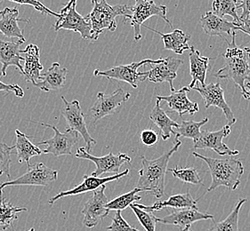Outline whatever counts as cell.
Wrapping results in <instances>:
<instances>
[{
	"label": "cell",
	"mask_w": 250,
	"mask_h": 231,
	"mask_svg": "<svg viewBox=\"0 0 250 231\" xmlns=\"http://www.w3.org/2000/svg\"><path fill=\"white\" fill-rule=\"evenodd\" d=\"M135 206L146 212H153L160 211L166 208H174V209H198L197 200L190 196L189 191L183 194H176L171 196L166 200L157 201L152 206H144L140 204L134 203Z\"/></svg>",
	"instance_id": "cell-23"
},
{
	"label": "cell",
	"mask_w": 250,
	"mask_h": 231,
	"mask_svg": "<svg viewBox=\"0 0 250 231\" xmlns=\"http://www.w3.org/2000/svg\"><path fill=\"white\" fill-rule=\"evenodd\" d=\"M238 1L236 0H215L212 3V13L216 16L224 18L225 15H230L237 24L240 22V16L237 14Z\"/></svg>",
	"instance_id": "cell-34"
},
{
	"label": "cell",
	"mask_w": 250,
	"mask_h": 231,
	"mask_svg": "<svg viewBox=\"0 0 250 231\" xmlns=\"http://www.w3.org/2000/svg\"><path fill=\"white\" fill-rule=\"evenodd\" d=\"M35 231V228H31V229H30V231Z\"/></svg>",
	"instance_id": "cell-45"
},
{
	"label": "cell",
	"mask_w": 250,
	"mask_h": 231,
	"mask_svg": "<svg viewBox=\"0 0 250 231\" xmlns=\"http://www.w3.org/2000/svg\"><path fill=\"white\" fill-rule=\"evenodd\" d=\"M200 25L207 35L214 37H223V35L231 37L230 46H235V37L239 30L238 24L234 21H229L224 18H220L213 14L211 11L206 12L201 15L200 20Z\"/></svg>",
	"instance_id": "cell-18"
},
{
	"label": "cell",
	"mask_w": 250,
	"mask_h": 231,
	"mask_svg": "<svg viewBox=\"0 0 250 231\" xmlns=\"http://www.w3.org/2000/svg\"><path fill=\"white\" fill-rule=\"evenodd\" d=\"M242 9V14L240 15V20H247L250 18V0L238 1L237 9Z\"/></svg>",
	"instance_id": "cell-42"
},
{
	"label": "cell",
	"mask_w": 250,
	"mask_h": 231,
	"mask_svg": "<svg viewBox=\"0 0 250 231\" xmlns=\"http://www.w3.org/2000/svg\"><path fill=\"white\" fill-rule=\"evenodd\" d=\"M130 96L129 93L120 87L116 89L111 95L99 92L96 96V101L89 110L88 116L94 123H96L107 116L113 115L120 107L124 105L129 100Z\"/></svg>",
	"instance_id": "cell-10"
},
{
	"label": "cell",
	"mask_w": 250,
	"mask_h": 231,
	"mask_svg": "<svg viewBox=\"0 0 250 231\" xmlns=\"http://www.w3.org/2000/svg\"><path fill=\"white\" fill-rule=\"evenodd\" d=\"M58 172L45 166L43 163H37L28 168L23 175L0 184V196L3 190L8 186H48L56 181Z\"/></svg>",
	"instance_id": "cell-8"
},
{
	"label": "cell",
	"mask_w": 250,
	"mask_h": 231,
	"mask_svg": "<svg viewBox=\"0 0 250 231\" xmlns=\"http://www.w3.org/2000/svg\"><path fill=\"white\" fill-rule=\"evenodd\" d=\"M10 2H13V3H15V4L19 5H31V6H33L35 8L36 10L39 11L43 15H52V16H55V17L59 18V14L50 10L48 7H46L45 5H43L42 3H40L39 1H35V0H31V1L10 0Z\"/></svg>",
	"instance_id": "cell-39"
},
{
	"label": "cell",
	"mask_w": 250,
	"mask_h": 231,
	"mask_svg": "<svg viewBox=\"0 0 250 231\" xmlns=\"http://www.w3.org/2000/svg\"><path fill=\"white\" fill-rule=\"evenodd\" d=\"M129 173V170L125 169V171L120 173L118 174L109 176V177H104V178H100V177H93V176L84 175L83 176V181L79 184L75 188L71 189L70 191H62L59 194H57L56 196L51 197L48 200V204L50 206H53L55 202L59 199H62V197L65 196H78L84 194L86 192H90V191H97L98 189H100L101 187L105 185L108 182L111 181H118L122 179L123 177L127 175Z\"/></svg>",
	"instance_id": "cell-17"
},
{
	"label": "cell",
	"mask_w": 250,
	"mask_h": 231,
	"mask_svg": "<svg viewBox=\"0 0 250 231\" xmlns=\"http://www.w3.org/2000/svg\"><path fill=\"white\" fill-rule=\"evenodd\" d=\"M159 63L150 64V71H145L148 80L153 83H163L167 82L170 86V91L175 92L174 80L177 77V71L184 61L180 59H175L171 56L166 58H160Z\"/></svg>",
	"instance_id": "cell-16"
},
{
	"label": "cell",
	"mask_w": 250,
	"mask_h": 231,
	"mask_svg": "<svg viewBox=\"0 0 250 231\" xmlns=\"http://www.w3.org/2000/svg\"><path fill=\"white\" fill-rule=\"evenodd\" d=\"M190 231V229H189V230H183V231Z\"/></svg>",
	"instance_id": "cell-46"
},
{
	"label": "cell",
	"mask_w": 250,
	"mask_h": 231,
	"mask_svg": "<svg viewBox=\"0 0 250 231\" xmlns=\"http://www.w3.org/2000/svg\"><path fill=\"white\" fill-rule=\"evenodd\" d=\"M243 97L245 99H250V79L245 83V94Z\"/></svg>",
	"instance_id": "cell-44"
},
{
	"label": "cell",
	"mask_w": 250,
	"mask_h": 231,
	"mask_svg": "<svg viewBox=\"0 0 250 231\" xmlns=\"http://www.w3.org/2000/svg\"><path fill=\"white\" fill-rule=\"evenodd\" d=\"M91 3L93 9L85 18L90 22L94 41L97 40L104 30L114 31L117 29L118 16H124V20H130L132 6L121 4L110 5L105 0H93Z\"/></svg>",
	"instance_id": "cell-4"
},
{
	"label": "cell",
	"mask_w": 250,
	"mask_h": 231,
	"mask_svg": "<svg viewBox=\"0 0 250 231\" xmlns=\"http://www.w3.org/2000/svg\"><path fill=\"white\" fill-rule=\"evenodd\" d=\"M77 1L72 0L66 4L59 14V18L55 23V31L66 30L79 32L85 40L94 41L90 22L83 17L76 9Z\"/></svg>",
	"instance_id": "cell-5"
},
{
	"label": "cell",
	"mask_w": 250,
	"mask_h": 231,
	"mask_svg": "<svg viewBox=\"0 0 250 231\" xmlns=\"http://www.w3.org/2000/svg\"><path fill=\"white\" fill-rule=\"evenodd\" d=\"M167 171L171 172L174 177L185 183H190L194 185H204L200 178L199 173L194 167H178L167 168Z\"/></svg>",
	"instance_id": "cell-35"
},
{
	"label": "cell",
	"mask_w": 250,
	"mask_h": 231,
	"mask_svg": "<svg viewBox=\"0 0 250 231\" xmlns=\"http://www.w3.org/2000/svg\"><path fill=\"white\" fill-rule=\"evenodd\" d=\"M106 230L109 231H140L129 225L128 222L122 217L120 211L116 212L115 216L112 220L111 225L107 227Z\"/></svg>",
	"instance_id": "cell-38"
},
{
	"label": "cell",
	"mask_w": 250,
	"mask_h": 231,
	"mask_svg": "<svg viewBox=\"0 0 250 231\" xmlns=\"http://www.w3.org/2000/svg\"><path fill=\"white\" fill-rule=\"evenodd\" d=\"M68 72L66 68H62L58 62H54L47 71L41 74V80L35 86L44 92L60 90L64 86Z\"/></svg>",
	"instance_id": "cell-26"
},
{
	"label": "cell",
	"mask_w": 250,
	"mask_h": 231,
	"mask_svg": "<svg viewBox=\"0 0 250 231\" xmlns=\"http://www.w3.org/2000/svg\"><path fill=\"white\" fill-rule=\"evenodd\" d=\"M23 43L20 40L3 41L0 39V64L2 65L0 76H6V69L9 66H15L19 71L21 74L23 73V67L21 65V61H24V58L20 56V46Z\"/></svg>",
	"instance_id": "cell-21"
},
{
	"label": "cell",
	"mask_w": 250,
	"mask_h": 231,
	"mask_svg": "<svg viewBox=\"0 0 250 231\" xmlns=\"http://www.w3.org/2000/svg\"><path fill=\"white\" fill-rule=\"evenodd\" d=\"M15 135H16V143H15V149L16 150V154H17L19 163L20 164L26 163L29 168L31 166L30 158L33 156H40L41 154H43V152L38 146L34 145L30 141L28 136L18 129L15 130Z\"/></svg>",
	"instance_id": "cell-29"
},
{
	"label": "cell",
	"mask_w": 250,
	"mask_h": 231,
	"mask_svg": "<svg viewBox=\"0 0 250 231\" xmlns=\"http://www.w3.org/2000/svg\"><path fill=\"white\" fill-rule=\"evenodd\" d=\"M189 92L190 89L187 86H185L181 88L180 90L171 93L169 96H157V100L166 101L168 105L169 110L175 111L180 116H183L185 114L194 115L200 111V108L197 102L191 101L188 98Z\"/></svg>",
	"instance_id": "cell-20"
},
{
	"label": "cell",
	"mask_w": 250,
	"mask_h": 231,
	"mask_svg": "<svg viewBox=\"0 0 250 231\" xmlns=\"http://www.w3.org/2000/svg\"><path fill=\"white\" fill-rule=\"evenodd\" d=\"M129 207L132 209V211L135 212V216L137 217L141 225L145 228V231H156L157 217L154 216L153 212L144 211L140 208H138L137 206H135V204H132Z\"/></svg>",
	"instance_id": "cell-36"
},
{
	"label": "cell",
	"mask_w": 250,
	"mask_h": 231,
	"mask_svg": "<svg viewBox=\"0 0 250 231\" xmlns=\"http://www.w3.org/2000/svg\"><path fill=\"white\" fill-rule=\"evenodd\" d=\"M192 89L199 92L200 96H202L207 110L209 109L211 106L216 107L222 110L225 114L228 126H233L235 124L237 121L235 116L225 101V91L219 83H210L203 86L199 85L194 86Z\"/></svg>",
	"instance_id": "cell-14"
},
{
	"label": "cell",
	"mask_w": 250,
	"mask_h": 231,
	"mask_svg": "<svg viewBox=\"0 0 250 231\" xmlns=\"http://www.w3.org/2000/svg\"><path fill=\"white\" fill-rule=\"evenodd\" d=\"M195 158L204 161L210 171V186L208 191H215L218 187L224 186L236 191L240 184V177L244 173L243 164L240 159L234 156H228L226 158H213L205 156L200 153L193 152Z\"/></svg>",
	"instance_id": "cell-2"
},
{
	"label": "cell",
	"mask_w": 250,
	"mask_h": 231,
	"mask_svg": "<svg viewBox=\"0 0 250 231\" xmlns=\"http://www.w3.org/2000/svg\"><path fill=\"white\" fill-rule=\"evenodd\" d=\"M189 60L191 82L188 88L190 90L192 89L197 83L201 86H205L206 77L209 68L210 58L201 56L200 51L197 50L193 46H190Z\"/></svg>",
	"instance_id": "cell-25"
},
{
	"label": "cell",
	"mask_w": 250,
	"mask_h": 231,
	"mask_svg": "<svg viewBox=\"0 0 250 231\" xmlns=\"http://www.w3.org/2000/svg\"><path fill=\"white\" fill-rule=\"evenodd\" d=\"M160 60V59L156 60L145 59L138 62H132L127 65L115 66L106 71H101L100 70H95L94 71V76L104 77L109 79L123 81L129 84L133 88H137L138 84L140 82H144L147 79L145 71L139 72L138 69L142 66L159 63Z\"/></svg>",
	"instance_id": "cell-6"
},
{
	"label": "cell",
	"mask_w": 250,
	"mask_h": 231,
	"mask_svg": "<svg viewBox=\"0 0 250 231\" xmlns=\"http://www.w3.org/2000/svg\"><path fill=\"white\" fill-rule=\"evenodd\" d=\"M0 92H6V93H14L17 97L22 98L24 96V91L18 85H9L5 84L0 80Z\"/></svg>",
	"instance_id": "cell-41"
},
{
	"label": "cell",
	"mask_w": 250,
	"mask_h": 231,
	"mask_svg": "<svg viewBox=\"0 0 250 231\" xmlns=\"http://www.w3.org/2000/svg\"><path fill=\"white\" fill-rule=\"evenodd\" d=\"M225 65L215 72L214 76L221 79L231 80L240 87L242 96L245 94L246 81L250 80V48L230 46L223 54Z\"/></svg>",
	"instance_id": "cell-3"
},
{
	"label": "cell",
	"mask_w": 250,
	"mask_h": 231,
	"mask_svg": "<svg viewBox=\"0 0 250 231\" xmlns=\"http://www.w3.org/2000/svg\"><path fill=\"white\" fill-rule=\"evenodd\" d=\"M106 185H104L97 191H94L93 196L84 206L82 210V213L84 215L83 224L86 228L93 229L97 226L103 219L108 216L110 212L106 208V205L109 200L104 193Z\"/></svg>",
	"instance_id": "cell-15"
},
{
	"label": "cell",
	"mask_w": 250,
	"mask_h": 231,
	"mask_svg": "<svg viewBox=\"0 0 250 231\" xmlns=\"http://www.w3.org/2000/svg\"><path fill=\"white\" fill-rule=\"evenodd\" d=\"M246 202V198L240 199L229 216L220 222H214V224L207 231H240L239 230V215L240 209Z\"/></svg>",
	"instance_id": "cell-31"
},
{
	"label": "cell",
	"mask_w": 250,
	"mask_h": 231,
	"mask_svg": "<svg viewBox=\"0 0 250 231\" xmlns=\"http://www.w3.org/2000/svg\"><path fill=\"white\" fill-rule=\"evenodd\" d=\"M140 140L144 145L151 147L158 142L159 135L152 129H146L141 133Z\"/></svg>",
	"instance_id": "cell-40"
},
{
	"label": "cell",
	"mask_w": 250,
	"mask_h": 231,
	"mask_svg": "<svg viewBox=\"0 0 250 231\" xmlns=\"http://www.w3.org/2000/svg\"><path fill=\"white\" fill-rule=\"evenodd\" d=\"M143 26L146 29L159 34L161 37L163 43H164L165 50L172 51L176 55H183L185 51L190 50V46L188 45V42L190 41L191 36L190 34H186L183 30L176 29V30H173L170 33H162L154 29H151L145 24Z\"/></svg>",
	"instance_id": "cell-27"
},
{
	"label": "cell",
	"mask_w": 250,
	"mask_h": 231,
	"mask_svg": "<svg viewBox=\"0 0 250 231\" xmlns=\"http://www.w3.org/2000/svg\"><path fill=\"white\" fill-rule=\"evenodd\" d=\"M150 119L153 124L160 128V135L163 141H167L171 137V135H175L174 128H177L179 124L171 119L160 106V101L156 100L155 106L150 112Z\"/></svg>",
	"instance_id": "cell-28"
},
{
	"label": "cell",
	"mask_w": 250,
	"mask_h": 231,
	"mask_svg": "<svg viewBox=\"0 0 250 231\" xmlns=\"http://www.w3.org/2000/svg\"><path fill=\"white\" fill-rule=\"evenodd\" d=\"M76 157L85 159L93 162L96 166L95 172L92 173L91 176L93 177H99L104 173H120L121 166L125 164H130V156L126 154H113L109 153L108 155L104 156H95L91 155L90 153L86 152L84 147L79 148V150L75 154Z\"/></svg>",
	"instance_id": "cell-12"
},
{
	"label": "cell",
	"mask_w": 250,
	"mask_h": 231,
	"mask_svg": "<svg viewBox=\"0 0 250 231\" xmlns=\"http://www.w3.org/2000/svg\"><path fill=\"white\" fill-rule=\"evenodd\" d=\"M230 134V126L226 125L221 130L209 132L203 130L195 141H193V148L200 150H212L220 156H235L240 154L238 151L230 150L223 141L224 138Z\"/></svg>",
	"instance_id": "cell-13"
},
{
	"label": "cell",
	"mask_w": 250,
	"mask_h": 231,
	"mask_svg": "<svg viewBox=\"0 0 250 231\" xmlns=\"http://www.w3.org/2000/svg\"><path fill=\"white\" fill-rule=\"evenodd\" d=\"M0 3H1V0H0Z\"/></svg>",
	"instance_id": "cell-47"
},
{
	"label": "cell",
	"mask_w": 250,
	"mask_h": 231,
	"mask_svg": "<svg viewBox=\"0 0 250 231\" xmlns=\"http://www.w3.org/2000/svg\"><path fill=\"white\" fill-rule=\"evenodd\" d=\"M21 54L25 55L23 73L25 80L32 83L34 86L41 80V72L43 65L40 62V49L38 45L30 44L24 50H21Z\"/></svg>",
	"instance_id": "cell-24"
},
{
	"label": "cell",
	"mask_w": 250,
	"mask_h": 231,
	"mask_svg": "<svg viewBox=\"0 0 250 231\" xmlns=\"http://www.w3.org/2000/svg\"><path fill=\"white\" fill-rule=\"evenodd\" d=\"M208 122V117L200 121H183L176 128V131H175V139H179V137H185L195 141L200 137L201 127L205 126Z\"/></svg>",
	"instance_id": "cell-32"
},
{
	"label": "cell",
	"mask_w": 250,
	"mask_h": 231,
	"mask_svg": "<svg viewBox=\"0 0 250 231\" xmlns=\"http://www.w3.org/2000/svg\"><path fill=\"white\" fill-rule=\"evenodd\" d=\"M200 221H215L214 216L198 209H175L167 216L157 218V222L165 225H175L180 231L189 230L190 226Z\"/></svg>",
	"instance_id": "cell-19"
},
{
	"label": "cell",
	"mask_w": 250,
	"mask_h": 231,
	"mask_svg": "<svg viewBox=\"0 0 250 231\" xmlns=\"http://www.w3.org/2000/svg\"><path fill=\"white\" fill-rule=\"evenodd\" d=\"M63 102V108L62 110V116L65 118L68 129L77 132L82 136L85 142V151L90 152L92 145L96 144V141L91 137L85 124V114L82 112L80 101L74 100L68 101L64 96L61 98Z\"/></svg>",
	"instance_id": "cell-11"
},
{
	"label": "cell",
	"mask_w": 250,
	"mask_h": 231,
	"mask_svg": "<svg viewBox=\"0 0 250 231\" xmlns=\"http://www.w3.org/2000/svg\"><path fill=\"white\" fill-rule=\"evenodd\" d=\"M238 28L240 31L244 32L246 34L250 36V18L247 19V20H240V23L238 24Z\"/></svg>",
	"instance_id": "cell-43"
},
{
	"label": "cell",
	"mask_w": 250,
	"mask_h": 231,
	"mask_svg": "<svg viewBox=\"0 0 250 231\" xmlns=\"http://www.w3.org/2000/svg\"><path fill=\"white\" fill-rule=\"evenodd\" d=\"M138 192H143V191L137 188H135L133 191L125 193L123 195H120L114 199H112L111 201L108 202V204L106 205V208L109 211L121 212L122 210H125V208L129 207L135 201H140L142 199V196L137 195Z\"/></svg>",
	"instance_id": "cell-33"
},
{
	"label": "cell",
	"mask_w": 250,
	"mask_h": 231,
	"mask_svg": "<svg viewBox=\"0 0 250 231\" xmlns=\"http://www.w3.org/2000/svg\"><path fill=\"white\" fill-rule=\"evenodd\" d=\"M15 146H8L0 142V176L5 174L10 179L11 153Z\"/></svg>",
	"instance_id": "cell-37"
},
{
	"label": "cell",
	"mask_w": 250,
	"mask_h": 231,
	"mask_svg": "<svg viewBox=\"0 0 250 231\" xmlns=\"http://www.w3.org/2000/svg\"><path fill=\"white\" fill-rule=\"evenodd\" d=\"M0 32L6 38H15L17 40L25 43L23 31L21 30L18 22H30V19H19V11L16 7H5L4 10L0 11Z\"/></svg>",
	"instance_id": "cell-22"
},
{
	"label": "cell",
	"mask_w": 250,
	"mask_h": 231,
	"mask_svg": "<svg viewBox=\"0 0 250 231\" xmlns=\"http://www.w3.org/2000/svg\"><path fill=\"white\" fill-rule=\"evenodd\" d=\"M27 211L25 207L13 206L6 198L0 196V231L13 228V223L18 219V213Z\"/></svg>",
	"instance_id": "cell-30"
},
{
	"label": "cell",
	"mask_w": 250,
	"mask_h": 231,
	"mask_svg": "<svg viewBox=\"0 0 250 231\" xmlns=\"http://www.w3.org/2000/svg\"><path fill=\"white\" fill-rule=\"evenodd\" d=\"M167 8L166 5H157L154 1L146 0H136L134 6H132V15H131L130 25L134 29V38L135 42L142 39L141 28L144 25L145 20H148L152 16H158L165 20L171 28L173 24L167 16Z\"/></svg>",
	"instance_id": "cell-7"
},
{
	"label": "cell",
	"mask_w": 250,
	"mask_h": 231,
	"mask_svg": "<svg viewBox=\"0 0 250 231\" xmlns=\"http://www.w3.org/2000/svg\"><path fill=\"white\" fill-rule=\"evenodd\" d=\"M182 141L175 139L174 146L156 159H147L142 156V168L139 171V180L136 188L146 194L160 199L165 191V178L171 156L180 148Z\"/></svg>",
	"instance_id": "cell-1"
},
{
	"label": "cell",
	"mask_w": 250,
	"mask_h": 231,
	"mask_svg": "<svg viewBox=\"0 0 250 231\" xmlns=\"http://www.w3.org/2000/svg\"><path fill=\"white\" fill-rule=\"evenodd\" d=\"M33 122L41 126L51 128L55 132L54 137L39 142V145L46 146L45 150L42 151L43 154H52L55 156L72 155V149L80 141V135L77 132L66 128L64 133H61L56 126L47 125L45 123H39L36 121Z\"/></svg>",
	"instance_id": "cell-9"
}]
</instances>
